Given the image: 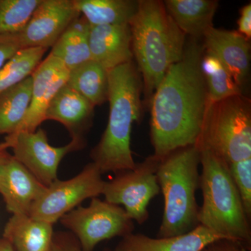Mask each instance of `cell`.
I'll list each match as a JSON object with an SVG mask.
<instances>
[{"instance_id":"83f0119b","label":"cell","mask_w":251,"mask_h":251,"mask_svg":"<svg viewBox=\"0 0 251 251\" xmlns=\"http://www.w3.org/2000/svg\"><path fill=\"white\" fill-rule=\"evenodd\" d=\"M21 49L19 34L0 35V69Z\"/></svg>"},{"instance_id":"ba28073f","label":"cell","mask_w":251,"mask_h":251,"mask_svg":"<svg viewBox=\"0 0 251 251\" xmlns=\"http://www.w3.org/2000/svg\"><path fill=\"white\" fill-rule=\"evenodd\" d=\"M159 162V158L150 155L136 163L133 170L116 173L114 179L105 182V201L123 206L130 219L140 225L145 224L150 217V201L161 191L156 176Z\"/></svg>"},{"instance_id":"5b68a950","label":"cell","mask_w":251,"mask_h":251,"mask_svg":"<svg viewBox=\"0 0 251 251\" xmlns=\"http://www.w3.org/2000/svg\"><path fill=\"white\" fill-rule=\"evenodd\" d=\"M199 166L201 151L195 145L160 158L156 176L164 209L157 238L182 235L199 225L196 198L200 188Z\"/></svg>"},{"instance_id":"ac0fdd59","label":"cell","mask_w":251,"mask_h":251,"mask_svg":"<svg viewBox=\"0 0 251 251\" xmlns=\"http://www.w3.org/2000/svg\"><path fill=\"white\" fill-rule=\"evenodd\" d=\"M53 225L27 214L13 215L4 227L3 237L14 251H50Z\"/></svg>"},{"instance_id":"7402d4cb","label":"cell","mask_w":251,"mask_h":251,"mask_svg":"<svg viewBox=\"0 0 251 251\" xmlns=\"http://www.w3.org/2000/svg\"><path fill=\"white\" fill-rule=\"evenodd\" d=\"M67 84L94 106L108 101V71L92 59L70 71Z\"/></svg>"},{"instance_id":"5bb4252c","label":"cell","mask_w":251,"mask_h":251,"mask_svg":"<svg viewBox=\"0 0 251 251\" xmlns=\"http://www.w3.org/2000/svg\"><path fill=\"white\" fill-rule=\"evenodd\" d=\"M46 188L12 155L0 168V194L12 215H28L33 203Z\"/></svg>"},{"instance_id":"f546056e","label":"cell","mask_w":251,"mask_h":251,"mask_svg":"<svg viewBox=\"0 0 251 251\" xmlns=\"http://www.w3.org/2000/svg\"><path fill=\"white\" fill-rule=\"evenodd\" d=\"M251 247L242 243L221 239L214 241L203 248L201 251H251Z\"/></svg>"},{"instance_id":"8992f818","label":"cell","mask_w":251,"mask_h":251,"mask_svg":"<svg viewBox=\"0 0 251 251\" xmlns=\"http://www.w3.org/2000/svg\"><path fill=\"white\" fill-rule=\"evenodd\" d=\"M198 148L209 149L228 166L251 158V102L241 95L208 103Z\"/></svg>"},{"instance_id":"9a60e30c","label":"cell","mask_w":251,"mask_h":251,"mask_svg":"<svg viewBox=\"0 0 251 251\" xmlns=\"http://www.w3.org/2000/svg\"><path fill=\"white\" fill-rule=\"evenodd\" d=\"M92 60L107 71L133 60L129 25L90 26Z\"/></svg>"},{"instance_id":"603a6c76","label":"cell","mask_w":251,"mask_h":251,"mask_svg":"<svg viewBox=\"0 0 251 251\" xmlns=\"http://www.w3.org/2000/svg\"><path fill=\"white\" fill-rule=\"evenodd\" d=\"M31 88L30 75L0 94V135L14 133L22 124L30 105Z\"/></svg>"},{"instance_id":"1f68e13d","label":"cell","mask_w":251,"mask_h":251,"mask_svg":"<svg viewBox=\"0 0 251 251\" xmlns=\"http://www.w3.org/2000/svg\"><path fill=\"white\" fill-rule=\"evenodd\" d=\"M0 251H14L12 246L4 237L0 238Z\"/></svg>"},{"instance_id":"4dcf8cb0","label":"cell","mask_w":251,"mask_h":251,"mask_svg":"<svg viewBox=\"0 0 251 251\" xmlns=\"http://www.w3.org/2000/svg\"><path fill=\"white\" fill-rule=\"evenodd\" d=\"M238 32L250 40L251 38V4H247L240 10L237 21Z\"/></svg>"},{"instance_id":"52a82bcc","label":"cell","mask_w":251,"mask_h":251,"mask_svg":"<svg viewBox=\"0 0 251 251\" xmlns=\"http://www.w3.org/2000/svg\"><path fill=\"white\" fill-rule=\"evenodd\" d=\"M83 251H93L99 243L133 233L135 226L121 206L92 198L88 206H78L60 219Z\"/></svg>"},{"instance_id":"4fadbf2b","label":"cell","mask_w":251,"mask_h":251,"mask_svg":"<svg viewBox=\"0 0 251 251\" xmlns=\"http://www.w3.org/2000/svg\"><path fill=\"white\" fill-rule=\"evenodd\" d=\"M203 50L222 63L242 88L250 69L251 45L249 39L237 31L211 27L204 33Z\"/></svg>"},{"instance_id":"7c38bea8","label":"cell","mask_w":251,"mask_h":251,"mask_svg":"<svg viewBox=\"0 0 251 251\" xmlns=\"http://www.w3.org/2000/svg\"><path fill=\"white\" fill-rule=\"evenodd\" d=\"M31 103L27 115L16 132H33L44 121L50 103L67 84L69 70L62 61L49 54L31 74ZM15 133V132H14Z\"/></svg>"},{"instance_id":"277c9868","label":"cell","mask_w":251,"mask_h":251,"mask_svg":"<svg viewBox=\"0 0 251 251\" xmlns=\"http://www.w3.org/2000/svg\"><path fill=\"white\" fill-rule=\"evenodd\" d=\"M198 149L202 166L200 188L202 194V204L198 212L199 225L224 239L251 247V221L228 165L209 149Z\"/></svg>"},{"instance_id":"f1b7e54d","label":"cell","mask_w":251,"mask_h":251,"mask_svg":"<svg viewBox=\"0 0 251 251\" xmlns=\"http://www.w3.org/2000/svg\"><path fill=\"white\" fill-rule=\"evenodd\" d=\"M50 251H83L76 237L71 232H59L54 234ZM103 251H112L105 249Z\"/></svg>"},{"instance_id":"ffe728a7","label":"cell","mask_w":251,"mask_h":251,"mask_svg":"<svg viewBox=\"0 0 251 251\" xmlns=\"http://www.w3.org/2000/svg\"><path fill=\"white\" fill-rule=\"evenodd\" d=\"M90 30V25L80 15L51 48L50 54L62 61L69 72L92 60L89 43Z\"/></svg>"},{"instance_id":"cb8c5ba5","label":"cell","mask_w":251,"mask_h":251,"mask_svg":"<svg viewBox=\"0 0 251 251\" xmlns=\"http://www.w3.org/2000/svg\"><path fill=\"white\" fill-rule=\"evenodd\" d=\"M201 69L205 80L209 103L243 94L242 88L236 83L222 63L204 51L201 60Z\"/></svg>"},{"instance_id":"d4e9b609","label":"cell","mask_w":251,"mask_h":251,"mask_svg":"<svg viewBox=\"0 0 251 251\" xmlns=\"http://www.w3.org/2000/svg\"><path fill=\"white\" fill-rule=\"evenodd\" d=\"M47 50L40 48L21 49L0 69V94L30 76Z\"/></svg>"},{"instance_id":"3957f363","label":"cell","mask_w":251,"mask_h":251,"mask_svg":"<svg viewBox=\"0 0 251 251\" xmlns=\"http://www.w3.org/2000/svg\"><path fill=\"white\" fill-rule=\"evenodd\" d=\"M131 49L143 81L145 102L150 106L157 87L170 68L182 57L186 35L158 0H138L129 23Z\"/></svg>"},{"instance_id":"8fae6325","label":"cell","mask_w":251,"mask_h":251,"mask_svg":"<svg viewBox=\"0 0 251 251\" xmlns=\"http://www.w3.org/2000/svg\"><path fill=\"white\" fill-rule=\"evenodd\" d=\"M80 16L74 0H42L19 34L23 49L52 48Z\"/></svg>"},{"instance_id":"7a4b0ae2","label":"cell","mask_w":251,"mask_h":251,"mask_svg":"<svg viewBox=\"0 0 251 251\" xmlns=\"http://www.w3.org/2000/svg\"><path fill=\"white\" fill-rule=\"evenodd\" d=\"M143 92L141 75L133 60L108 71V125L90 152L102 174L129 171L136 165L130 137L133 123L141 117Z\"/></svg>"},{"instance_id":"d6986e66","label":"cell","mask_w":251,"mask_h":251,"mask_svg":"<svg viewBox=\"0 0 251 251\" xmlns=\"http://www.w3.org/2000/svg\"><path fill=\"white\" fill-rule=\"evenodd\" d=\"M168 14L180 30L191 39H199L213 25L219 1L215 0H166Z\"/></svg>"},{"instance_id":"2e32d148","label":"cell","mask_w":251,"mask_h":251,"mask_svg":"<svg viewBox=\"0 0 251 251\" xmlns=\"http://www.w3.org/2000/svg\"><path fill=\"white\" fill-rule=\"evenodd\" d=\"M94 108L87 99L66 84L50 103L46 121L53 120L62 124L72 139L85 140V133L93 122Z\"/></svg>"},{"instance_id":"e0dca14e","label":"cell","mask_w":251,"mask_h":251,"mask_svg":"<svg viewBox=\"0 0 251 251\" xmlns=\"http://www.w3.org/2000/svg\"><path fill=\"white\" fill-rule=\"evenodd\" d=\"M221 239L224 238L198 225L188 233L169 238L130 234L122 238L114 251H201L211 242Z\"/></svg>"},{"instance_id":"9c48e42d","label":"cell","mask_w":251,"mask_h":251,"mask_svg":"<svg viewBox=\"0 0 251 251\" xmlns=\"http://www.w3.org/2000/svg\"><path fill=\"white\" fill-rule=\"evenodd\" d=\"M102 175L92 162L72 179L56 180L33 203L28 215L53 225L85 200L103 194Z\"/></svg>"},{"instance_id":"30bf717a","label":"cell","mask_w":251,"mask_h":251,"mask_svg":"<svg viewBox=\"0 0 251 251\" xmlns=\"http://www.w3.org/2000/svg\"><path fill=\"white\" fill-rule=\"evenodd\" d=\"M85 140L72 139L65 146H51L46 130L18 131L6 135L0 149L13 150V156L46 187L57 178L59 163L68 153L85 148Z\"/></svg>"},{"instance_id":"6da1fadb","label":"cell","mask_w":251,"mask_h":251,"mask_svg":"<svg viewBox=\"0 0 251 251\" xmlns=\"http://www.w3.org/2000/svg\"><path fill=\"white\" fill-rule=\"evenodd\" d=\"M203 54L196 39L186 43L182 57L170 68L153 94L150 139L158 158L197 142L209 103L201 69Z\"/></svg>"},{"instance_id":"4316f807","label":"cell","mask_w":251,"mask_h":251,"mask_svg":"<svg viewBox=\"0 0 251 251\" xmlns=\"http://www.w3.org/2000/svg\"><path fill=\"white\" fill-rule=\"evenodd\" d=\"M228 166L231 176L240 195L244 211L251 221V158Z\"/></svg>"},{"instance_id":"d6a6232c","label":"cell","mask_w":251,"mask_h":251,"mask_svg":"<svg viewBox=\"0 0 251 251\" xmlns=\"http://www.w3.org/2000/svg\"><path fill=\"white\" fill-rule=\"evenodd\" d=\"M10 154L6 151V150L0 149V168L2 166L3 163L9 158Z\"/></svg>"},{"instance_id":"44dd1931","label":"cell","mask_w":251,"mask_h":251,"mask_svg":"<svg viewBox=\"0 0 251 251\" xmlns=\"http://www.w3.org/2000/svg\"><path fill=\"white\" fill-rule=\"evenodd\" d=\"M74 4L90 26L129 25L138 0H74Z\"/></svg>"},{"instance_id":"484cf974","label":"cell","mask_w":251,"mask_h":251,"mask_svg":"<svg viewBox=\"0 0 251 251\" xmlns=\"http://www.w3.org/2000/svg\"><path fill=\"white\" fill-rule=\"evenodd\" d=\"M42 0H0V35L19 34Z\"/></svg>"}]
</instances>
